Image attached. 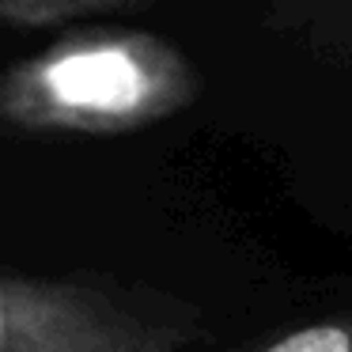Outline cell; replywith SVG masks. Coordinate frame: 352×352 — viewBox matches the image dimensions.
I'll use <instances>...</instances> for the list:
<instances>
[{"label":"cell","mask_w":352,"mask_h":352,"mask_svg":"<svg viewBox=\"0 0 352 352\" xmlns=\"http://www.w3.org/2000/svg\"><path fill=\"white\" fill-rule=\"evenodd\" d=\"M118 8L110 0H0V31H72Z\"/></svg>","instance_id":"3957f363"},{"label":"cell","mask_w":352,"mask_h":352,"mask_svg":"<svg viewBox=\"0 0 352 352\" xmlns=\"http://www.w3.org/2000/svg\"><path fill=\"white\" fill-rule=\"evenodd\" d=\"M197 95V69L167 38L84 23L0 76V129L110 137L167 122Z\"/></svg>","instance_id":"6da1fadb"},{"label":"cell","mask_w":352,"mask_h":352,"mask_svg":"<svg viewBox=\"0 0 352 352\" xmlns=\"http://www.w3.org/2000/svg\"><path fill=\"white\" fill-rule=\"evenodd\" d=\"M261 352H352V318L299 326L284 333L280 341L265 344Z\"/></svg>","instance_id":"277c9868"},{"label":"cell","mask_w":352,"mask_h":352,"mask_svg":"<svg viewBox=\"0 0 352 352\" xmlns=\"http://www.w3.org/2000/svg\"><path fill=\"white\" fill-rule=\"evenodd\" d=\"M186 337L76 280L0 273V352H182Z\"/></svg>","instance_id":"7a4b0ae2"}]
</instances>
